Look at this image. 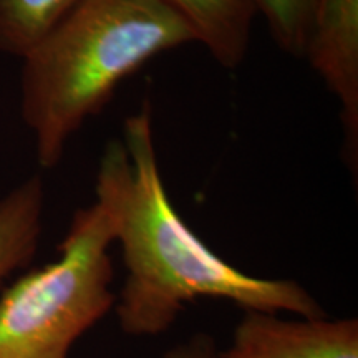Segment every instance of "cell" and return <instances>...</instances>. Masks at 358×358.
<instances>
[{
  "mask_svg": "<svg viewBox=\"0 0 358 358\" xmlns=\"http://www.w3.org/2000/svg\"><path fill=\"white\" fill-rule=\"evenodd\" d=\"M96 201L115 222L127 277L116 315L124 334L166 332L198 299H224L244 310L320 317L319 302L297 282L244 274L206 245L182 221L164 187L150 106L124 120L98 164Z\"/></svg>",
  "mask_w": 358,
  "mask_h": 358,
  "instance_id": "6da1fadb",
  "label": "cell"
},
{
  "mask_svg": "<svg viewBox=\"0 0 358 358\" xmlns=\"http://www.w3.org/2000/svg\"><path fill=\"white\" fill-rule=\"evenodd\" d=\"M191 42L189 25L166 0H80L22 58V118L40 166H57L71 134L105 108L124 78Z\"/></svg>",
  "mask_w": 358,
  "mask_h": 358,
  "instance_id": "7a4b0ae2",
  "label": "cell"
},
{
  "mask_svg": "<svg viewBox=\"0 0 358 358\" xmlns=\"http://www.w3.org/2000/svg\"><path fill=\"white\" fill-rule=\"evenodd\" d=\"M113 243V217L101 203L73 214L58 259L22 275L0 297V358H69L116 303Z\"/></svg>",
  "mask_w": 358,
  "mask_h": 358,
  "instance_id": "3957f363",
  "label": "cell"
},
{
  "mask_svg": "<svg viewBox=\"0 0 358 358\" xmlns=\"http://www.w3.org/2000/svg\"><path fill=\"white\" fill-rule=\"evenodd\" d=\"M306 58L340 105L343 158L358 171V0H313Z\"/></svg>",
  "mask_w": 358,
  "mask_h": 358,
  "instance_id": "277c9868",
  "label": "cell"
},
{
  "mask_svg": "<svg viewBox=\"0 0 358 358\" xmlns=\"http://www.w3.org/2000/svg\"><path fill=\"white\" fill-rule=\"evenodd\" d=\"M221 358H358V322L245 310Z\"/></svg>",
  "mask_w": 358,
  "mask_h": 358,
  "instance_id": "5b68a950",
  "label": "cell"
},
{
  "mask_svg": "<svg viewBox=\"0 0 358 358\" xmlns=\"http://www.w3.org/2000/svg\"><path fill=\"white\" fill-rule=\"evenodd\" d=\"M185 19L214 60L224 69H236L249 50L250 29L256 17L252 0H166Z\"/></svg>",
  "mask_w": 358,
  "mask_h": 358,
  "instance_id": "8992f818",
  "label": "cell"
},
{
  "mask_svg": "<svg viewBox=\"0 0 358 358\" xmlns=\"http://www.w3.org/2000/svg\"><path fill=\"white\" fill-rule=\"evenodd\" d=\"M43 203L40 176L29 178L0 198V285L37 252Z\"/></svg>",
  "mask_w": 358,
  "mask_h": 358,
  "instance_id": "52a82bcc",
  "label": "cell"
},
{
  "mask_svg": "<svg viewBox=\"0 0 358 358\" xmlns=\"http://www.w3.org/2000/svg\"><path fill=\"white\" fill-rule=\"evenodd\" d=\"M80 0H0V52L25 58Z\"/></svg>",
  "mask_w": 358,
  "mask_h": 358,
  "instance_id": "ba28073f",
  "label": "cell"
},
{
  "mask_svg": "<svg viewBox=\"0 0 358 358\" xmlns=\"http://www.w3.org/2000/svg\"><path fill=\"white\" fill-rule=\"evenodd\" d=\"M282 52L306 58L312 32L313 0H252Z\"/></svg>",
  "mask_w": 358,
  "mask_h": 358,
  "instance_id": "9c48e42d",
  "label": "cell"
}]
</instances>
